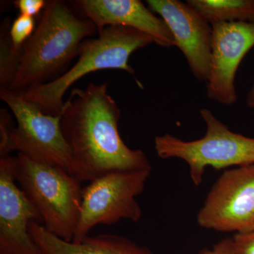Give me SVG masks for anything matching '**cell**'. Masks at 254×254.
<instances>
[{
  "instance_id": "obj_1",
  "label": "cell",
  "mask_w": 254,
  "mask_h": 254,
  "mask_svg": "<svg viewBox=\"0 0 254 254\" xmlns=\"http://www.w3.org/2000/svg\"><path fill=\"white\" fill-rule=\"evenodd\" d=\"M61 116L65 139L91 181L115 172L151 170L145 153L128 148L120 136L121 110L108 93V83L73 88Z\"/></svg>"
},
{
  "instance_id": "obj_16",
  "label": "cell",
  "mask_w": 254,
  "mask_h": 254,
  "mask_svg": "<svg viewBox=\"0 0 254 254\" xmlns=\"http://www.w3.org/2000/svg\"><path fill=\"white\" fill-rule=\"evenodd\" d=\"M35 18L19 14L11 23L10 37L14 47L23 48L36 30Z\"/></svg>"
},
{
  "instance_id": "obj_18",
  "label": "cell",
  "mask_w": 254,
  "mask_h": 254,
  "mask_svg": "<svg viewBox=\"0 0 254 254\" xmlns=\"http://www.w3.org/2000/svg\"><path fill=\"white\" fill-rule=\"evenodd\" d=\"M232 241L236 254H254V230L235 234Z\"/></svg>"
},
{
  "instance_id": "obj_2",
  "label": "cell",
  "mask_w": 254,
  "mask_h": 254,
  "mask_svg": "<svg viewBox=\"0 0 254 254\" xmlns=\"http://www.w3.org/2000/svg\"><path fill=\"white\" fill-rule=\"evenodd\" d=\"M96 33L94 23L76 15L66 1H47L38 26L23 48L10 91H24L59 78L78 56L82 43Z\"/></svg>"
},
{
  "instance_id": "obj_5",
  "label": "cell",
  "mask_w": 254,
  "mask_h": 254,
  "mask_svg": "<svg viewBox=\"0 0 254 254\" xmlns=\"http://www.w3.org/2000/svg\"><path fill=\"white\" fill-rule=\"evenodd\" d=\"M0 98L16 119L6 147L0 157L18 151L36 163L63 169L82 182H91L78 165L64 136L61 115L52 116L41 111L18 92L0 89Z\"/></svg>"
},
{
  "instance_id": "obj_20",
  "label": "cell",
  "mask_w": 254,
  "mask_h": 254,
  "mask_svg": "<svg viewBox=\"0 0 254 254\" xmlns=\"http://www.w3.org/2000/svg\"><path fill=\"white\" fill-rule=\"evenodd\" d=\"M198 254H236L232 238H225L218 242L212 248L205 249Z\"/></svg>"
},
{
  "instance_id": "obj_6",
  "label": "cell",
  "mask_w": 254,
  "mask_h": 254,
  "mask_svg": "<svg viewBox=\"0 0 254 254\" xmlns=\"http://www.w3.org/2000/svg\"><path fill=\"white\" fill-rule=\"evenodd\" d=\"M200 113L206 125L204 136L191 141L169 133L156 136L154 148L158 157L186 162L195 186L201 185L208 167L222 170L254 163V138L232 131L207 108Z\"/></svg>"
},
{
  "instance_id": "obj_17",
  "label": "cell",
  "mask_w": 254,
  "mask_h": 254,
  "mask_svg": "<svg viewBox=\"0 0 254 254\" xmlns=\"http://www.w3.org/2000/svg\"><path fill=\"white\" fill-rule=\"evenodd\" d=\"M15 7L19 11V14L31 16L42 13L47 4L45 0H17L14 2Z\"/></svg>"
},
{
  "instance_id": "obj_11",
  "label": "cell",
  "mask_w": 254,
  "mask_h": 254,
  "mask_svg": "<svg viewBox=\"0 0 254 254\" xmlns=\"http://www.w3.org/2000/svg\"><path fill=\"white\" fill-rule=\"evenodd\" d=\"M146 2L168 26L175 46L185 55L193 76L198 81L206 82L210 73L211 25L187 3L178 0H148Z\"/></svg>"
},
{
  "instance_id": "obj_7",
  "label": "cell",
  "mask_w": 254,
  "mask_h": 254,
  "mask_svg": "<svg viewBox=\"0 0 254 254\" xmlns=\"http://www.w3.org/2000/svg\"><path fill=\"white\" fill-rule=\"evenodd\" d=\"M151 170L115 172L98 177L83 188L81 213L73 242L80 243L97 225L122 220L139 221L142 210L136 198L145 190Z\"/></svg>"
},
{
  "instance_id": "obj_10",
  "label": "cell",
  "mask_w": 254,
  "mask_h": 254,
  "mask_svg": "<svg viewBox=\"0 0 254 254\" xmlns=\"http://www.w3.org/2000/svg\"><path fill=\"white\" fill-rule=\"evenodd\" d=\"M16 161L11 155L0 157V254H42L29 227L43 220L17 185Z\"/></svg>"
},
{
  "instance_id": "obj_12",
  "label": "cell",
  "mask_w": 254,
  "mask_h": 254,
  "mask_svg": "<svg viewBox=\"0 0 254 254\" xmlns=\"http://www.w3.org/2000/svg\"><path fill=\"white\" fill-rule=\"evenodd\" d=\"M70 5L79 16L94 23L98 34L108 26H127L149 35L159 46H175L165 21L140 0H74Z\"/></svg>"
},
{
  "instance_id": "obj_13",
  "label": "cell",
  "mask_w": 254,
  "mask_h": 254,
  "mask_svg": "<svg viewBox=\"0 0 254 254\" xmlns=\"http://www.w3.org/2000/svg\"><path fill=\"white\" fill-rule=\"evenodd\" d=\"M29 230L42 254H155L147 247L113 234L88 236L75 243L55 236L38 222H32Z\"/></svg>"
},
{
  "instance_id": "obj_15",
  "label": "cell",
  "mask_w": 254,
  "mask_h": 254,
  "mask_svg": "<svg viewBox=\"0 0 254 254\" xmlns=\"http://www.w3.org/2000/svg\"><path fill=\"white\" fill-rule=\"evenodd\" d=\"M11 21L4 18L0 26V89L11 91L22 58L23 48L14 47L10 37Z\"/></svg>"
},
{
  "instance_id": "obj_8",
  "label": "cell",
  "mask_w": 254,
  "mask_h": 254,
  "mask_svg": "<svg viewBox=\"0 0 254 254\" xmlns=\"http://www.w3.org/2000/svg\"><path fill=\"white\" fill-rule=\"evenodd\" d=\"M197 222L203 228L215 231H254V163L222 173L208 192Z\"/></svg>"
},
{
  "instance_id": "obj_21",
  "label": "cell",
  "mask_w": 254,
  "mask_h": 254,
  "mask_svg": "<svg viewBox=\"0 0 254 254\" xmlns=\"http://www.w3.org/2000/svg\"><path fill=\"white\" fill-rule=\"evenodd\" d=\"M247 104L248 107L254 109V81L253 85H252V88H251L250 92L247 96Z\"/></svg>"
},
{
  "instance_id": "obj_19",
  "label": "cell",
  "mask_w": 254,
  "mask_h": 254,
  "mask_svg": "<svg viewBox=\"0 0 254 254\" xmlns=\"http://www.w3.org/2000/svg\"><path fill=\"white\" fill-rule=\"evenodd\" d=\"M15 127L14 120L9 112L5 109L0 110V150L4 149L7 144L10 132Z\"/></svg>"
},
{
  "instance_id": "obj_4",
  "label": "cell",
  "mask_w": 254,
  "mask_h": 254,
  "mask_svg": "<svg viewBox=\"0 0 254 254\" xmlns=\"http://www.w3.org/2000/svg\"><path fill=\"white\" fill-rule=\"evenodd\" d=\"M16 158V182L39 212L43 226L72 242L81 213V182L63 169L36 163L21 153Z\"/></svg>"
},
{
  "instance_id": "obj_9",
  "label": "cell",
  "mask_w": 254,
  "mask_h": 254,
  "mask_svg": "<svg viewBox=\"0 0 254 254\" xmlns=\"http://www.w3.org/2000/svg\"><path fill=\"white\" fill-rule=\"evenodd\" d=\"M212 46L206 94L220 105L236 104L235 78L241 63L254 48V23L211 25Z\"/></svg>"
},
{
  "instance_id": "obj_3",
  "label": "cell",
  "mask_w": 254,
  "mask_h": 254,
  "mask_svg": "<svg viewBox=\"0 0 254 254\" xmlns=\"http://www.w3.org/2000/svg\"><path fill=\"white\" fill-rule=\"evenodd\" d=\"M155 43L151 36L127 26L105 28L97 38L82 43L76 63L54 81L18 92L25 99L36 104L43 113L52 116L61 115L64 97L78 80L88 73L106 69L123 70L135 77V71L128 63L136 50ZM138 86L142 88L139 81Z\"/></svg>"
},
{
  "instance_id": "obj_14",
  "label": "cell",
  "mask_w": 254,
  "mask_h": 254,
  "mask_svg": "<svg viewBox=\"0 0 254 254\" xmlns=\"http://www.w3.org/2000/svg\"><path fill=\"white\" fill-rule=\"evenodd\" d=\"M207 22L254 23V0H188Z\"/></svg>"
}]
</instances>
